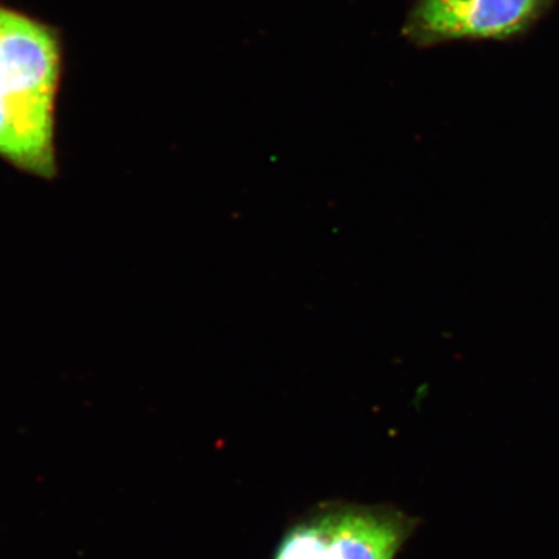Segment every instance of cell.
<instances>
[{
	"mask_svg": "<svg viewBox=\"0 0 559 559\" xmlns=\"http://www.w3.org/2000/svg\"><path fill=\"white\" fill-rule=\"evenodd\" d=\"M60 28L0 2V160L43 180L60 173L57 105Z\"/></svg>",
	"mask_w": 559,
	"mask_h": 559,
	"instance_id": "1",
	"label": "cell"
},
{
	"mask_svg": "<svg viewBox=\"0 0 559 559\" xmlns=\"http://www.w3.org/2000/svg\"><path fill=\"white\" fill-rule=\"evenodd\" d=\"M418 525L395 507L325 503L286 530L274 559H395Z\"/></svg>",
	"mask_w": 559,
	"mask_h": 559,
	"instance_id": "2",
	"label": "cell"
},
{
	"mask_svg": "<svg viewBox=\"0 0 559 559\" xmlns=\"http://www.w3.org/2000/svg\"><path fill=\"white\" fill-rule=\"evenodd\" d=\"M543 0H418L404 33L417 44L502 38L532 21Z\"/></svg>",
	"mask_w": 559,
	"mask_h": 559,
	"instance_id": "3",
	"label": "cell"
}]
</instances>
